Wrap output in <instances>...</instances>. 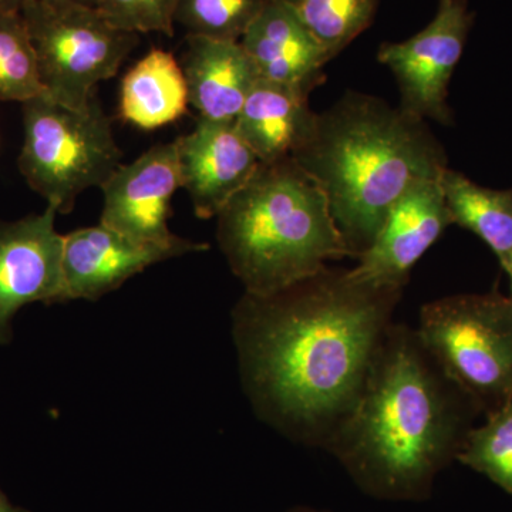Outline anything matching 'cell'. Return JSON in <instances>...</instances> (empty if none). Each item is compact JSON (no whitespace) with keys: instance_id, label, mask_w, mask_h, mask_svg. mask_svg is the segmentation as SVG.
Instances as JSON below:
<instances>
[{"instance_id":"cell-1","label":"cell","mask_w":512,"mask_h":512,"mask_svg":"<svg viewBox=\"0 0 512 512\" xmlns=\"http://www.w3.org/2000/svg\"><path fill=\"white\" fill-rule=\"evenodd\" d=\"M402 293L329 266L272 295L245 293L235 336L262 414L293 440L325 448L359 400Z\"/></svg>"},{"instance_id":"cell-2","label":"cell","mask_w":512,"mask_h":512,"mask_svg":"<svg viewBox=\"0 0 512 512\" xmlns=\"http://www.w3.org/2000/svg\"><path fill=\"white\" fill-rule=\"evenodd\" d=\"M477 413L416 329L392 323L356 406L325 450L370 497L419 503L457 460Z\"/></svg>"},{"instance_id":"cell-3","label":"cell","mask_w":512,"mask_h":512,"mask_svg":"<svg viewBox=\"0 0 512 512\" xmlns=\"http://www.w3.org/2000/svg\"><path fill=\"white\" fill-rule=\"evenodd\" d=\"M291 157L322 188L356 259L410 188L440 180L448 168L446 151L426 120L359 92L316 114L311 136Z\"/></svg>"},{"instance_id":"cell-4","label":"cell","mask_w":512,"mask_h":512,"mask_svg":"<svg viewBox=\"0 0 512 512\" xmlns=\"http://www.w3.org/2000/svg\"><path fill=\"white\" fill-rule=\"evenodd\" d=\"M218 242L251 295H272L350 256L322 188L292 157L261 163L218 214Z\"/></svg>"},{"instance_id":"cell-5","label":"cell","mask_w":512,"mask_h":512,"mask_svg":"<svg viewBox=\"0 0 512 512\" xmlns=\"http://www.w3.org/2000/svg\"><path fill=\"white\" fill-rule=\"evenodd\" d=\"M22 113L20 173L57 214L72 211L80 194L103 187L120 167L113 124L94 97L76 110L43 93L22 103Z\"/></svg>"},{"instance_id":"cell-6","label":"cell","mask_w":512,"mask_h":512,"mask_svg":"<svg viewBox=\"0 0 512 512\" xmlns=\"http://www.w3.org/2000/svg\"><path fill=\"white\" fill-rule=\"evenodd\" d=\"M416 332L478 412L512 400V296L470 293L426 303Z\"/></svg>"},{"instance_id":"cell-7","label":"cell","mask_w":512,"mask_h":512,"mask_svg":"<svg viewBox=\"0 0 512 512\" xmlns=\"http://www.w3.org/2000/svg\"><path fill=\"white\" fill-rule=\"evenodd\" d=\"M20 15L45 94L70 109H86L94 87L116 76L138 43L137 33L117 29L92 6L26 0Z\"/></svg>"},{"instance_id":"cell-8","label":"cell","mask_w":512,"mask_h":512,"mask_svg":"<svg viewBox=\"0 0 512 512\" xmlns=\"http://www.w3.org/2000/svg\"><path fill=\"white\" fill-rule=\"evenodd\" d=\"M473 13L467 0H440L429 26L400 43H383L377 59L389 67L407 113L440 124L451 123L447 104L448 83L456 70Z\"/></svg>"},{"instance_id":"cell-9","label":"cell","mask_w":512,"mask_h":512,"mask_svg":"<svg viewBox=\"0 0 512 512\" xmlns=\"http://www.w3.org/2000/svg\"><path fill=\"white\" fill-rule=\"evenodd\" d=\"M56 215L47 205L40 214L0 221V345L12 339V319L23 306L67 301Z\"/></svg>"},{"instance_id":"cell-10","label":"cell","mask_w":512,"mask_h":512,"mask_svg":"<svg viewBox=\"0 0 512 512\" xmlns=\"http://www.w3.org/2000/svg\"><path fill=\"white\" fill-rule=\"evenodd\" d=\"M451 224L440 180L414 185L394 204L373 244L349 269L350 275L375 288L403 291L414 265Z\"/></svg>"},{"instance_id":"cell-11","label":"cell","mask_w":512,"mask_h":512,"mask_svg":"<svg viewBox=\"0 0 512 512\" xmlns=\"http://www.w3.org/2000/svg\"><path fill=\"white\" fill-rule=\"evenodd\" d=\"M181 183L177 144H156L130 164H121L101 187L100 224L154 244L180 241L168 228L171 201Z\"/></svg>"},{"instance_id":"cell-12","label":"cell","mask_w":512,"mask_h":512,"mask_svg":"<svg viewBox=\"0 0 512 512\" xmlns=\"http://www.w3.org/2000/svg\"><path fill=\"white\" fill-rule=\"evenodd\" d=\"M207 248L184 238L170 245L138 241L103 224L76 229L64 235L67 301H94L151 265Z\"/></svg>"},{"instance_id":"cell-13","label":"cell","mask_w":512,"mask_h":512,"mask_svg":"<svg viewBox=\"0 0 512 512\" xmlns=\"http://www.w3.org/2000/svg\"><path fill=\"white\" fill-rule=\"evenodd\" d=\"M175 144L181 183L201 220L218 217L261 164L235 121L200 117L194 130L178 137Z\"/></svg>"},{"instance_id":"cell-14","label":"cell","mask_w":512,"mask_h":512,"mask_svg":"<svg viewBox=\"0 0 512 512\" xmlns=\"http://www.w3.org/2000/svg\"><path fill=\"white\" fill-rule=\"evenodd\" d=\"M239 43L259 79L308 96L325 80L323 69L332 60L285 0H268Z\"/></svg>"},{"instance_id":"cell-15","label":"cell","mask_w":512,"mask_h":512,"mask_svg":"<svg viewBox=\"0 0 512 512\" xmlns=\"http://www.w3.org/2000/svg\"><path fill=\"white\" fill-rule=\"evenodd\" d=\"M190 104L201 119L235 121L259 74L239 42L187 36L183 60Z\"/></svg>"},{"instance_id":"cell-16","label":"cell","mask_w":512,"mask_h":512,"mask_svg":"<svg viewBox=\"0 0 512 512\" xmlns=\"http://www.w3.org/2000/svg\"><path fill=\"white\" fill-rule=\"evenodd\" d=\"M308 94L259 79L235 126L261 163L291 157L311 136L316 120Z\"/></svg>"},{"instance_id":"cell-17","label":"cell","mask_w":512,"mask_h":512,"mask_svg":"<svg viewBox=\"0 0 512 512\" xmlns=\"http://www.w3.org/2000/svg\"><path fill=\"white\" fill-rule=\"evenodd\" d=\"M190 104L187 80L173 53L151 49L124 76L120 116L143 130H156L183 117Z\"/></svg>"},{"instance_id":"cell-18","label":"cell","mask_w":512,"mask_h":512,"mask_svg":"<svg viewBox=\"0 0 512 512\" xmlns=\"http://www.w3.org/2000/svg\"><path fill=\"white\" fill-rule=\"evenodd\" d=\"M440 185L453 224L483 239L505 271L512 258V190L481 187L450 168Z\"/></svg>"},{"instance_id":"cell-19","label":"cell","mask_w":512,"mask_h":512,"mask_svg":"<svg viewBox=\"0 0 512 512\" xmlns=\"http://www.w3.org/2000/svg\"><path fill=\"white\" fill-rule=\"evenodd\" d=\"M457 461L512 497V400L487 413L484 424L468 431Z\"/></svg>"},{"instance_id":"cell-20","label":"cell","mask_w":512,"mask_h":512,"mask_svg":"<svg viewBox=\"0 0 512 512\" xmlns=\"http://www.w3.org/2000/svg\"><path fill=\"white\" fill-rule=\"evenodd\" d=\"M293 8L333 59L372 25L377 0H296Z\"/></svg>"},{"instance_id":"cell-21","label":"cell","mask_w":512,"mask_h":512,"mask_svg":"<svg viewBox=\"0 0 512 512\" xmlns=\"http://www.w3.org/2000/svg\"><path fill=\"white\" fill-rule=\"evenodd\" d=\"M45 93L20 12H0V101L25 103Z\"/></svg>"},{"instance_id":"cell-22","label":"cell","mask_w":512,"mask_h":512,"mask_svg":"<svg viewBox=\"0 0 512 512\" xmlns=\"http://www.w3.org/2000/svg\"><path fill=\"white\" fill-rule=\"evenodd\" d=\"M268 0H177L175 23L188 36L239 42Z\"/></svg>"},{"instance_id":"cell-23","label":"cell","mask_w":512,"mask_h":512,"mask_svg":"<svg viewBox=\"0 0 512 512\" xmlns=\"http://www.w3.org/2000/svg\"><path fill=\"white\" fill-rule=\"evenodd\" d=\"M177 0H97V9L117 29L174 35Z\"/></svg>"},{"instance_id":"cell-24","label":"cell","mask_w":512,"mask_h":512,"mask_svg":"<svg viewBox=\"0 0 512 512\" xmlns=\"http://www.w3.org/2000/svg\"><path fill=\"white\" fill-rule=\"evenodd\" d=\"M43 2L49 3V5L53 6L83 5L97 8V0H43Z\"/></svg>"},{"instance_id":"cell-25","label":"cell","mask_w":512,"mask_h":512,"mask_svg":"<svg viewBox=\"0 0 512 512\" xmlns=\"http://www.w3.org/2000/svg\"><path fill=\"white\" fill-rule=\"evenodd\" d=\"M26 0H0V12H20Z\"/></svg>"},{"instance_id":"cell-26","label":"cell","mask_w":512,"mask_h":512,"mask_svg":"<svg viewBox=\"0 0 512 512\" xmlns=\"http://www.w3.org/2000/svg\"><path fill=\"white\" fill-rule=\"evenodd\" d=\"M0 512H30L25 508L16 507L8 500L5 494L0 490Z\"/></svg>"},{"instance_id":"cell-27","label":"cell","mask_w":512,"mask_h":512,"mask_svg":"<svg viewBox=\"0 0 512 512\" xmlns=\"http://www.w3.org/2000/svg\"><path fill=\"white\" fill-rule=\"evenodd\" d=\"M505 272H507L508 276H510L511 296H512V258H511L510 264H508V266H507V269H505Z\"/></svg>"},{"instance_id":"cell-28","label":"cell","mask_w":512,"mask_h":512,"mask_svg":"<svg viewBox=\"0 0 512 512\" xmlns=\"http://www.w3.org/2000/svg\"><path fill=\"white\" fill-rule=\"evenodd\" d=\"M291 512H319V511L309 510V508H298V510H293Z\"/></svg>"},{"instance_id":"cell-29","label":"cell","mask_w":512,"mask_h":512,"mask_svg":"<svg viewBox=\"0 0 512 512\" xmlns=\"http://www.w3.org/2000/svg\"><path fill=\"white\" fill-rule=\"evenodd\" d=\"M285 2L291 3V5H295L296 0H285Z\"/></svg>"}]
</instances>
